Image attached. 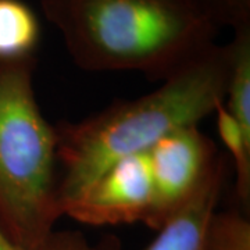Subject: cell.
<instances>
[{
	"label": "cell",
	"mask_w": 250,
	"mask_h": 250,
	"mask_svg": "<svg viewBox=\"0 0 250 250\" xmlns=\"http://www.w3.org/2000/svg\"><path fill=\"white\" fill-rule=\"evenodd\" d=\"M228 70V47L213 43L150 93L116 103L80 123L54 126L62 215L114 163L149 152L166 135L214 113L225 102Z\"/></svg>",
	"instance_id": "cell-1"
},
{
	"label": "cell",
	"mask_w": 250,
	"mask_h": 250,
	"mask_svg": "<svg viewBox=\"0 0 250 250\" xmlns=\"http://www.w3.org/2000/svg\"><path fill=\"white\" fill-rule=\"evenodd\" d=\"M72 62L86 71H138L166 80L215 43L199 0H42Z\"/></svg>",
	"instance_id": "cell-2"
},
{
	"label": "cell",
	"mask_w": 250,
	"mask_h": 250,
	"mask_svg": "<svg viewBox=\"0 0 250 250\" xmlns=\"http://www.w3.org/2000/svg\"><path fill=\"white\" fill-rule=\"evenodd\" d=\"M34 72L35 57L0 62V231L22 248L39 245L62 215L56 129L39 108Z\"/></svg>",
	"instance_id": "cell-3"
},
{
	"label": "cell",
	"mask_w": 250,
	"mask_h": 250,
	"mask_svg": "<svg viewBox=\"0 0 250 250\" xmlns=\"http://www.w3.org/2000/svg\"><path fill=\"white\" fill-rule=\"evenodd\" d=\"M220 157L214 142L197 125L161 138L149 150L153 203L145 225L159 231L196 195Z\"/></svg>",
	"instance_id": "cell-4"
},
{
	"label": "cell",
	"mask_w": 250,
	"mask_h": 250,
	"mask_svg": "<svg viewBox=\"0 0 250 250\" xmlns=\"http://www.w3.org/2000/svg\"><path fill=\"white\" fill-rule=\"evenodd\" d=\"M153 203V178L149 152L114 163L86 188L64 215L88 225L146 224Z\"/></svg>",
	"instance_id": "cell-5"
},
{
	"label": "cell",
	"mask_w": 250,
	"mask_h": 250,
	"mask_svg": "<svg viewBox=\"0 0 250 250\" xmlns=\"http://www.w3.org/2000/svg\"><path fill=\"white\" fill-rule=\"evenodd\" d=\"M227 164L223 156L192 197L157 231L159 235L143 250H200L206 227L214 214L223 192ZM98 250H123L114 236L98 243Z\"/></svg>",
	"instance_id": "cell-6"
},
{
	"label": "cell",
	"mask_w": 250,
	"mask_h": 250,
	"mask_svg": "<svg viewBox=\"0 0 250 250\" xmlns=\"http://www.w3.org/2000/svg\"><path fill=\"white\" fill-rule=\"evenodd\" d=\"M41 21L22 0H0V62L34 57Z\"/></svg>",
	"instance_id": "cell-7"
},
{
	"label": "cell",
	"mask_w": 250,
	"mask_h": 250,
	"mask_svg": "<svg viewBox=\"0 0 250 250\" xmlns=\"http://www.w3.org/2000/svg\"><path fill=\"white\" fill-rule=\"evenodd\" d=\"M228 47L229 70L225 106L250 136V27L233 31Z\"/></svg>",
	"instance_id": "cell-8"
},
{
	"label": "cell",
	"mask_w": 250,
	"mask_h": 250,
	"mask_svg": "<svg viewBox=\"0 0 250 250\" xmlns=\"http://www.w3.org/2000/svg\"><path fill=\"white\" fill-rule=\"evenodd\" d=\"M217 131L229 152L236 172V193L242 205L250 203V136L243 132L241 125L223 104L215 108Z\"/></svg>",
	"instance_id": "cell-9"
},
{
	"label": "cell",
	"mask_w": 250,
	"mask_h": 250,
	"mask_svg": "<svg viewBox=\"0 0 250 250\" xmlns=\"http://www.w3.org/2000/svg\"><path fill=\"white\" fill-rule=\"evenodd\" d=\"M200 250H250V223L238 211H217L206 227Z\"/></svg>",
	"instance_id": "cell-10"
},
{
	"label": "cell",
	"mask_w": 250,
	"mask_h": 250,
	"mask_svg": "<svg viewBox=\"0 0 250 250\" xmlns=\"http://www.w3.org/2000/svg\"><path fill=\"white\" fill-rule=\"evenodd\" d=\"M0 250H98V245H92L80 231L54 229L39 245L34 248H22L7 239L0 231Z\"/></svg>",
	"instance_id": "cell-11"
},
{
	"label": "cell",
	"mask_w": 250,
	"mask_h": 250,
	"mask_svg": "<svg viewBox=\"0 0 250 250\" xmlns=\"http://www.w3.org/2000/svg\"><path fill=\"white\" fill-rule=\"evenodd\" d=\"M202 4L218 28L250 27V0H202Z\"/></svg>",
	"instance_id": "cell-12"
},
{
	"label": "cell",
	"mask_w": 250,
	"mask_h": 250,
	"mask_svg": "<svg viewBox=\"0 0 250 250\" xmlns=\"http://www.w3.org/2000/svg\"><path fill=\"white\" fill-rule=\"evenodd\" d=\"M199 1H200V4H202V0H199ZM202 6H203V4H202Z\"/></svg>",
	"instance_id": "cell-13"
}]
</instances>
